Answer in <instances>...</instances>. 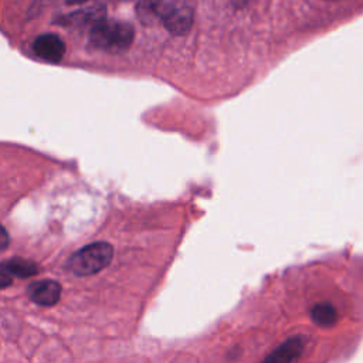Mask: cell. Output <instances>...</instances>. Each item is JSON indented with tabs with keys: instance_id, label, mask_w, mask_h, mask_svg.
<instances>
[{
	"instance_id": "obj_1",
	"label": "cell",
	"mask_w": 363,
	"mask_h": 363,
	"mask_svg": "<svg viewBox=\"0 0 363 363\" xmlns=\"http://www.w3.org/2000/svg\"><path fill=\"white\" fill-rule=\"evenodd\" d=\"M133 37L135 31L129 23L104 17L91 27L89 44L95 50L118 54L130 47Z\"/></svg>"
},
{
	"instance_id": "obj_2",
	"label": "cell",
	"mask_w": 363,
	"mask_h": 363,
	"mask_svg": "<svg viewBox=\"0 0 363 363\" xmlns=\"http://www.w3.org/2000/svg\"><path fill=\"white\" fill-rule=\"evenodd\" d=\"M113 258V247L105 241L88 244L75 251L68 259V268L74 275L89 277L105 269Z\"/></svg>"
},
{
	"instance_id": "obj_3",
	"label": "cell",
	"mask_w": 363,
	"mask_h": 363,
	"mask_svg": "<svg viewBox=\"0 0 363 363\" xmlns=\"http://www.w3.org/2000/svg\"><path fill=\"white\" fill-rule=\"evenodd\" d=\"M193 20H194V14L190 6L179 4L167 0L164 3V7L159 18V21L164 26V28L174 35L186 34L191 28Z\"/></svg>"
},
{
	"instance_id": "obj_4",
	"label": "cell",
	"mask_w": 363,
	"mask_h": 363,
	"mask_svg": "<svg viewBox=\"0 0 363 363\" xmlns=\"http://www.w3.org/2000/svg\"><path fill=\"white\" fill-rule=\"evenodd\" d=\"M62 286L55 279H38L27 286L28 298L40 306H52L61 298Z\"/></svg>"
},
{
	"instance_id": "obj_5",
	"label": "cell",
	"mask_w": 363,
	"mask_h": 363,
	"mask_svg": "<svg viewBox=\"0 0 363 363\" xmlns=\"http://www.w3.org/2000/svg\"><path fill=\"white\" fill-rule=\"evenodd\" d=\"M306 345V337L302 335H295L282 342L269 354H267L261 363H292L296 360Z\"/></svg>"
},
{
	"instance_id": "obj_6",
	"label": "cell",
	"mask_w": 363,
	"mask_h": 363,
	"mask_svg": "<svg viewBox=\"0 0 363 363\" xmlns=\"http://www.w3.org/2000/svg\"><path fill=\"white\" fill-rule=\"evenodd\" d=\"M33 51L41 60L50 62H58L65 54V44L64 41L52 33L38 35L33 43Z\"/></svg>"
},
{
	"instance_id": "obj_7",
	"label": "cell",
	"mask_w": 363,
	"mask_h": 363,
	"mask_svg": "<svg viewBox=\"0 0 363 363\" xmlns=\"http://www.w3.org/2000/svg\"><path fill=\"white\" fill-rule=\"evenodd\" d=\"M0 269L7 272L11 277L18 278H30L40 272V267L31 261L21 257H13L0 262Z\"/></svg>"
},
{
	"instance_id": "obj_8",
	"label": "cell",
	"mask_w": 363,
	"mask_h": 363,
	"mask_svg": "<svg viewBox=\"0 0 363 363\" xmlns=\"http://www.w3.org/2000/svg\"><path fill=\"white\" fill-rule=\"evenodd\" d=\"M312 320L320 328H330L337 322V311L330 302H318L311 309Z\"/></svg>"
},
{
	"instance_id": "obj_9",
	"label": "cell",
	"mask_w": 363,
	"mask_h": 363,
	"mask_svg": "<svg viewBox=\"0 0 363 363\" xmlns=\"http://www.w3.org/2000/svg\"><path fill=\"white\" fill-rule=\"evenodd\" d=\"M164 3L166 0H139L136 10L140 20L145 23H153L155 20H159Z\"/></svg>"
},
{
	"instance_id": "obj_10",
	"label": "cell",
	"mask_w": 363,
	"mask_h": 363,
	"mask_svg": "<svg viewBox=\"0 0 363 363\" xmlns=\"http://www.w3.org/2000/svg\"><path fill=\"white\" fill-rule=\"evenodd\" d=\"M10 244V237H9V233L7 230L0 224V251L7 248Z\"/></svg>"
},
{
	"instance_id": "obj_11",
	"label": "cell",
	"mask_w": 363,
	"mask_h": 363,
	"mask_svg": "<svg viewBox=\"0 0 363 363\" xmlns=\"http://www.w3.org/2000/svg\"><path fill=\"white\" fill-rule=\"evenodd\" d=\"M13 284V277L0 269V289H4Z\"/></svg>"
},
{
	"instance_id": "obj_12",
	"label": "cell",
	"mask_w": 363,
	"mask_h": 363,
	"mask_svg": "<svg viewBox=\"0 0 363 363\" xmlns=\"http://www.w3.org/2000/svg\"><path fill=\"white\" fill-rule=\"evenodd\" d=\"M64 1L68 3V4H81V3H85L88 0H64Z\"/></svg>"
}]
</instances>
